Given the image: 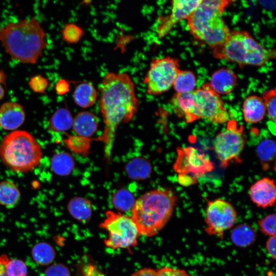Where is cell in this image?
<instances>
[{
  "instance_id": "obj_1",
  "label": "cell",
  "mask_w": 276,
  "mask_h": 276,
  "mask_svg": "<svg viewBox=\"0 0 276 276\" xmlns=\"http://www.w3.org/2000/svg\"><path fill=\"white\" fill-rule=\"evenodd\" d=\"M100 111L104 129L99 140L104 144L105 158L109 159L120 124L130 121L136 112L139 101L133 81L127 73L109 72L100 86Z\"/></svg>"
},
{
  "instance_id": "obj_2",
  "label": "cell",
  "mask_w": 276,
  "mask_h": 276,
  "mask_svg": "<svg viewBox=\"0 0 276 276\" xmlns=\"http://www.w3.org/2000/svg\"><path fill=\"white\" fill-rule=\"evenodd\" d=\"M45 33L35 17L10 22L0 28V41L6 53L16 61L35 64L48 46Z\"/></svg>"
},
{
  "instance_id": "obj_3",
  "label": "cell",
  "mask_w": 276,
  "mask_h": 276,
  "mask_svg": "<svg viewBox=\"0 0 276 276\" xmlns=\"http://www.w3.org/2000/svg\"><path fill=\"white\" fill-rule=\"evenodd\" d=\"M177 201L172 190L156 189L143 194L135 200L131 218L140 234L152 237L166 225Z\"/></svg>"
},
{
  "instance_id": "obj_4",
  "label": "cell",
  "mask_w": 276,
  "mask_h": 276,
  "mask_svg": "<svg viewBox=\"0 0 276 276\" xmlns=\"http://www.w3.org/2000/svg\"><path fill=\"white\" fill-rule=\"evenodd\" d=\"M233 1L201 0L187 19L192 36L212 49L222 44L230 32L222 15Z\"/></svg>"
},
{
  "instance_id": "obj_5",
  "label": "cell",
  "mask_w": 276,
  "mask_h": 276,
  "mask_svg": "<svg viewBox=\"0 0 276 276\" xmlns=\"http://www.w3.org/2000/svg\"><path fill=\"white\" fill-rule=\"evenodd\" d=\"M212 49L215 58L227 60L240 66H262L275 57L274 49L265 48L243 30L230 31L225 41Z\"/></svg>"
},
{
  "instance_id": "obj_6",
  "label": "cell",
  "mask_w": 276,
  "mask_h": 276,
  "mask_svg": "<svg viewBox=\"0 0 276 276\" xmlns=\"http://www.w3.org/2000/svg\"><path fill=\"white\" fill-rule=\"evenodd\" d=\"M42 152L35 138L25 130H14L6 134L0 144V158L14 172L32 171L41 161Z\"/></svg>"
},
{
  "instance_id": "obj_7",
  "label": "cell",
  "mask_w": 276,
  "mask_h": 276,
  "mask_svg": "<svg viewBox=\"0 0 276 276\" xmlns=\"http://www.w3.org/2000/svg\"><path fill=\"white\" fill-rule=\"evenodd\" d=\"M99 227L108 233L104 243L108 248H129L137 245L140 234L131 217L127 215L108 211Z\"/></svg>"
},
{
  "instance_id": "obj_8",
  "label": "cell",
  "mask_w": 276,
  "mask_h": 276,
  "mask_svg": "<svg viewBox=\"0 0 276 276\" xmlns=\"http://www.w3.org/2000/svg\"><path fill=\"white\" fill-rule=\"evenodd\" d=\"M245 145L244 127L234 120L227 122L226 128L215 136L213 146L220 167L226 168L232 162H241V155Z\"/></svg>"
},
{
  "instance_id": "obj_9",
  "label": "cell",
  "mask_w": 276,
  "mask_h": 276,
  "mask_svg": "<svg viewBox=\"0 0 276 276\" xmlns=\"http://www.w3.org/2000/svg\"><path fill=\"white\" fill-rule=\"evenodd\" d=\"M179 60L167 56L154 59L144 78L146 93L157 96L169 90L180 70Z\"/></svg>"
},
{
  "instance_id": "obj_10",
  "label": "cell",
  "mask_w": 276,
  "mask_h": 276,
  "mask_svg": "<svg viewBox=\"0 0 276 276\" xmlns=\"http://www.w3.org/2000/svg\"><path fill=\"white\" fill-rule=\"evenodd\" d=\"M206 201L204 230L209 235L222 239L224 233L234 225L237 218V211L230 202L222 199H206Z\"/></svg>"
},
{
  "instance_id": "obj_11",
  "label": "cell",
  "mask_w": 276,
  "mask_h": 276,
  "mask_svg": "<svg viewBox=\"0 0 276 276\" xmlns=\"http://www.w3.org/2000/svg\"><path fill=\"white\" fill-rule=\"evenodd\" d=\"M200 119L221 124L229 121V114L220 96L211 87L209 82L194 90Z\"/></svg>"
},
{
  "instance_id": "obj_12",
  "label": "cell",
  "mask_w": 276,
  "mask_h": 276,
  "mask_svg": "<svg viewBox=\"0 0 276 276\" xmlns=\"http://www.w3.org/2000/svg\"><path fill=\"white\" fill-rule=\"evenodd\" d=\"M176 152L173 169L178 174H188L197 178L214 169L209 157L197 148L178 147Z\"/></svg>"
},
{
  "instance_id": "obj_13",
  "label": "cell",
  "mask_w": 276,
  "mask_h": 276,
  "mask_svg": "<svg viewBox=\"0 0 276 276\" xmlns=\"http://www.w3.org/2000/svg\"><path fill=\"white\" fill-rule=\"evenodd\" d=\"M201 0H173L171 12L166 17H162L156 27L159 39L166 36L173 27L183 19H187Z\"/></svg>"
},
{
  "instance_id": "obj_14",
  "label": "cell",
  "mask_w": 276,
  "mask_h": 276,
  "mask_svg": "<svg viewBox=\"0 0 276 276\" xmlns=\"http://www.w3.org/2000/svg\"><path fill=\"white\" fill-rule=\"evenodd\" d=\"M170 104L175 114L186 123H191L200 119L194 91L175 93L170 99Z\"/></svg>"
},
{
  "instance_id": "obj_15",
  "label": "cell",
  "mask_w": 276,
  "mask_h": 276,
  "mask_svg": "<svg viewBox=\"0 0 276 276\" xmlns=\"http://www.w3.org/2000/svg\"><path fill=\"white\" fill-rule=\"evenodd\" d=\"M249 195L252 202L259 208L273 206L276 200L274 180L267 177L258 180L250 187Z\"/></svg>"
},
{
  "instance_id": "obj_16",
  "label": "cell",
  "mask_w": 276,
  "mask_h": 276,
  "mask_svg": "<svg viewBox=\"0 0 276 276\" xmlns=\"http://www.w3.org/2000/svg\"><path fill=\"white\" fill-rule=\"evenodd\" d=\"M26 114L23 106L15 102H7L0 107V127L15 130L24 122Z\"/></svg>"
},
{
  "instance_id": "obj_17",
  "label": "cell",
  "mask_w": 276,
  "mask_h": 276,
  "mask_svg": "<svg viewBox=\"0 0 276 276\" xmlns=\"http://www.w3.org/2000/svg\"><path fill=\"white\" fill-rule=\"evenodd\" d=\"M237 80L236 74L232 70L222 67L212 74L209 83L211 88L219 96L225 95L234 91Z\"/></svg>"
},
{
  "instance_id": "obj_18",
  "label": "cell",
  "mask_w": 276,
  "mask_h": 276,
  "mask_svg": "<svg viewBox=\"0 0 276 276\" xmlns=\"http://www.w3.org/2000/svg\"><path fill=\"white\" fill-rule=\"evenodd\" d=\"M266 108L262 98L250 95L244 100L242 105L243 117L249 124H256L261 121L265 116Z\"/></svg>"
},
{
  "instance_id": "obj_19",
  "label": "cell",
  "mask_w": 276,
  "mask_h": 276,
  "mask_svg": "<svg viewBox=\"0 0 276 276\" xmlns=\"http://www.w3.org/2000/svg\"><path fill=\"white\" fill-rule=\"evenodd\" d=\"M98 124V119L95 114L83 111L77 114L73 119L72 127L77 135L81 137H87L96 132Z\"/></svg>"
},
{
  "instance_id": "obj_20",
  "label": "cell",
  "mask_w": 276,
  "mask_h": 276,
  "mask_svg": "<svg viewBox=\"0 0 276 276\" xmlns=\"http://www.w3.org/2000/svg\"><path fill=\"white\" fill-rule=\"evenodd\" d=\"M67 209L71 216L81 223H87L91 219L93 211L91 203L85 198H72L67 203Z\"/></svg>"
},
{
  "instance_id": "obj_21",
  "label": "cell",
  "mask_w": 276,
  "mask_h": 276,
  "mask_svg": "<svg viewBox=\"0 0 276 276\" xmlns=\"http://www.w3.org/2000/svg\"><path fill=\"white\" fill-rule=\"evenodd\" d=\"M31 256L36 264L41 266H46L52 264L54 261L56 251L49 243L40 241L32 246Z\"/></svg>"
},
{
  "instance_id": "obj_22",
  "label": "cell",
  "mask_w": 276,
  "mask_h": 276,
  "mask_svg": "<svg viewBox=\"0 0 276 276\" xmlns=\"http://www.w3.org/2000/svg\"><path fill=\"white\" fill-rule=\"evenodd\" d=\"M97 98V90L94 85L89 82L79 84L73 93V99L76 104L84 108L92 106Z\"/></svg>"
},
{
  "instance_id": "obj_23",
  "label": "cell",
  "mask_w": 276,
  "mask_h": 276,
  "mask_svg": "<svg viewBox=\"0 0 276 276\" xmlns=\"http://www.w3.org/2000/svg\"><path fill=\"white\" fill-rule=\"evenodd\" d=\"M256 235V232L252 226L242 223L234 228L231 233V239L236 246L246 247L255 242Z\"/></svg>"
},
{
  "instance_id": "obj_24",
  "label": "cell",
  "mask_w": 276,
  "mask_h": 276,
  "mask_svg": "<svg viewBox=\"0 0 276 276\" xmlns=\"http://www.w3.org/2000/svg\"><path fill=\"white\" fill-rule=\"evenodd\" d=\"M73 119L70 111L65 108L56 110L51 117L49 129L55 132H61L69 130L73 125Z\"/></svg>"
},
{
  "instance_id": "obj_25",
  "label": "cell",
  "mask_w": 276,
  "mask_h": 276,
  "mask_svg": "<svg viewBox=\"0 0 276 276\" xmlns=\"http://www.w3.org/2000/svg\"><path fill=\"white\" fill-rule=\"evenodd\" d=\"M50 166L52 171L56 174L66 176L74 169L75 163L73 158L68 153L60 151L52 156Z\"/></svg>"
},
{
  "instance_id": "obj_26",
  "label": "cell",
  "mask_w": 276,
  "mask_h": 276,
  "mask_svg": "<svg viewBox=\"0 0 276 276\" xmlns=\"http://www.w3.org/2000/svg\"><path fill=\"white\" fill-rule=\"evenodd\" d=\"M20 192L12 181L4 180L0 182V204L6 208L15 206L20 198Z\"/></svg>"
},
{
  "instance_id": "obj_27",
  "label": "cell",
  "mask_w": 276,
  "mask_h": 276,
  "mask_svg": "<svg viewBox=\"0 0 276 276\" xmlns=\"http://www.w3.org/2000/svg\"><path fill=\"white\" fill-rule=\"evenodd\" d=\"M126 170L128 176L133 179H145L150 175L151 166L146 159L136 158L127 164Z\"/></svg>"
},
{
  "instance_id": "obj_28",
  "label": "cell",
  "mask_w": 276,
  "mask_h": 276,
  "mask_svg": "<svg viewBox=\"0 0 276 276\" xmlns=\"http://www.w3.org/2000/svg\"><path fill=\"white\" fill-rule=\"evenodd\" d=\"M196 77L193 72L189 70H180L173 84L176 93L192 92L195 89Z\"/></svg>"
},
{
  "instance_id": "obj_29",
  "label": "cell",
  "mask_w": 276,
  "mask_h": 276,
  "mask_svg": "<svg viewBox=\"0 0 276 276\" xmlns=\"http://www.w3.org/2000/svg\"><path fill=\"white\" fill-rule=\"evenodd\" d=\"M257 153L263 168H268L275 158L274 141L270 139L262 141L257 146Z\"/></svg>"
},
{
  "instance_id": "obj_30",
  "label": "cell",
  "mask_w": 276,
  "mask_h": 276,
  "mask_svg": "<svg viewBox=\"0 0 276 276\" xmlns=\"http://www.w3.org/2000/svg\"><path fill=\"white\" fill-rule=\"evenodd\" d=\"M133 195L125 189L117 191L112 195L111 202L113 206L121 212L131 210L135 203Z\"/></svg>"
},
{
  "instance_id": "obj_31",
  "label": "cell",
  "mask_w": 276,
  "mask_h": 276,
  "mask_svg": "<svg viewBox=\"0 0 276 276\" xmlns=\"http://www.w3.org/2000/svg\"><path fill=\"white\" fill-rule=\"evenodd\" d=\"M83 34V30L74 23L66 24L62 30V39L68 43L78 42L82 38Z\"/></svg>"
},
{
  "instance_id": "obj_32",
  "label": "cell",
  "mask_w": 276,
  "mask_h": 276,
  "mask_svg": "<svg viewBox=\"0 0 276 276\" xmlns=\"http://www.w3.org/2000/svg\"><path fill=\"white\" fill-rule=\"evenodd\" d=\"M8 276H28L29 270L24 261L18 258L9 259L6 265Z\"/></svg>"
},
{
  "instance_id": "obj_33",
  "label": "cell",
  "mask_w": 276,
  "mask_h": 276,
  "mask_svg": "<svg viewBox=\"0 0 276 276\" xmlns=\"http://www.w3.org/2000/svg\"><path fill=\"white\" fill-rule=\"evenodd\" d=\"M269 118L275 123L276 90L274 88L265 90L262 98Z\"/></svg>"
},
{
  "instance_id": "obj_34",
  "label": "cell",
  "mask_w": 276,
  "mask_h": 276,
  "mask_svg": "<svg viewBox=\"0 0 276 276\" xmlns=\"http://www.w3.org/2000/svg\"><path fill=\"white\" fill-rule=\"evenodd\" d=\"M258 225L259 230L263 234L269 237L275 236V214H270L262 218L258 221Z\"/></svg>"
},
{
  "instance_id": "obj_35",
  "label": "cell",
  "mask_w": 276,
  "mask_h": 276,
  "mask_svg": "<svg viewBox=\"0 0 276 276\" xmlns=\"http://www.w3.org/2000/svg\"><path fill=\"white\" fill-rule=\"evenodd\" d=\"M28 84L34 92L44 94L49 82L47 78L41 75H37L30 78Z\"/></svg>"
},
{
  "instance_id": "obj_36",
  "label": "cell",
  "mask_w": 276,
  "mask_h": 276,
  "mask_svg": "<svg viewBox=\"0 0 276 276\" xmlns=\"http://www.w3.org/2000/svg\"><path fill=\"white\" fill-rule=\"evenodd\" d=\"M43 276H71L70 269L63 263H57L48 266Z\"/></svg>"
},
{
  "instance_id": "obj_37",
  "label": "cell",
  "mask_w": 276,
  "mask_h": 276,
  "mask_svg": "<svg viewBox=\"0 0 276 276\" xmlns=\"http://www.w3.org/2000/svg\"><path fill=\"white\" fill-rule=\"evenodd\" d=\"M157 276H190L184 269L169 266L163 267L157 270Z\"/></svg>"
},
{
  "instance_id": "obj_38",
  "label": "cell",
  "mask_w": 276,
  "mask_h": 276,
  "mask_svg": "<svg viewBox=\"0 0 276 276\" xmlns=\"http://www.w3.org/2000/svg\"><path fill=\"white\" fill-rule=\"evenodd\" d=\"M276 236L269 237L265 243V249L268 256L273 260H275Z\"/></svg>"
},
{
  "instance_id": "obj_39",
  "label": "cell",
  "mask_w": 276,
  "mask_h": 276,
  "mask_svg": "<svg viewBox=\"0 0 276 276\" xmlns=\"http://www.w3.org/2000/svg\"><path fill=\"white\" fill-rule=\"evenodd\" d=\"M177 182L184 187H188L196 184L197 178L188 174H178Z\"/></svg>"
},
{
  "instance_id": "obj_40",
  "label": "cell",
  "mask_w": 276,
  "mask_h": 276,
  "mask_svg": "<svg viewBox=\"0 0 276 276\" xmlns=\"http://www.w3.org/2000/svg\"><path fill=\"white\" fill-rule=\"evenodd\" d=\"M70 85L66 80L61 79L56 83L55 88L56 92L59 95H63L67 93L69 90Z\"/></svg>"
},
{
  "instance_id": "obj_41",
  "label": "cell",
  "mask_w": 276,
  "mask_h": 276,
  "mask_svg": "<svg viewBox=\"0 0 276 276\" xmlns=\"http://www.w3.org/2000/svg\"><path fill=\"white\" fill-rule=\"evenodd\" d=\"M130 276H157V270L151 268L145 267L134 272Z\"/></svg>"
},
{
  "instance_id": "obj_42",
  "label": "cell",
  "mask_w": 276,
  "mask_h": 276,
  "mask_svg": "<svg viewBox=\"0 0 276 276\" xmlns=\"http://www.w3.org/2000/svg\"><path fill=\"white\" fill-rule=\"evenodd\" d=\"M9 259L6 254L0 255V276H8L6 271V265Z\"/></svg>"
},
{
  "instance_id": "obj_43",
  "label": "cell",
  "mask_w": 276,
  "mask_h": 276,
  "mask_svg": "<svg viewBox=\"0 0 276 276\" xmlns=\"http://www.w3.org/2000/svg\"><path fill=\"white\" fill-rule=\"evenodd\" d=\"M6 76L3 71H0V83L2 84L5 83Z\"/></svg>"
},
{
  "instance_id": "obj_44",
  "label": "cell",
  "mask_w": 276,
  "mask_h": 276,
  "mask_svg": "<svg viewBox=\"0 0 276 276\" xmlns=\"http://www.w3.org/2000/svg\"><path fill=\"white\" fill-rule=\"evenodd\" d=\"M5 96V90L0 83V100H2Z\"/></svg>"
}]
</instances>
